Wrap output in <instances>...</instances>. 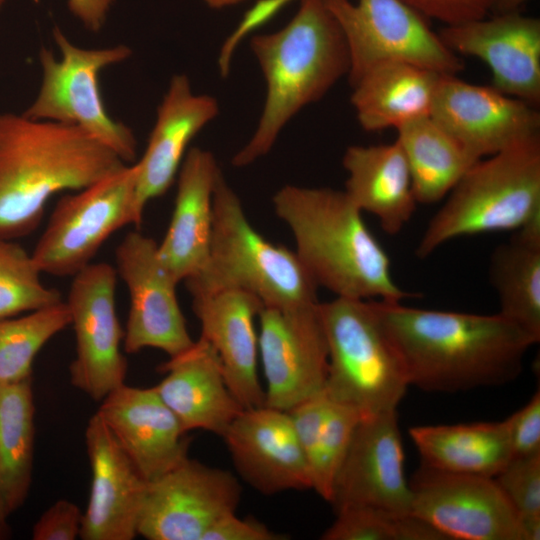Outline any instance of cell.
<instances>
[{"mask_svg": "<svg viewBox=\"0 0 540 540\" xmlns=\"http://www.w3.org/2000/svg\"><path fill=\"white\" fill-rule=\"evenodd\" d=\"M396 346L409 385L430 392H459L514 380L538 343L499 313L422 309L373 300Z\"/></svg>", "mask_w": 540, "mask_h": 540, "instance_id": "obj_1", "label": "cell"}, {"mask_svg": "<svg viewBox=\"0 0 540 540\" xmlns=\"http://www.w3.org/2000/svg\"><path fill=\"white\" fill-rule=\"evenodd\" d=\"M125 165L76 126L0 114V239L31 233L53 195L83 189Z\"/></svg>", "mask_w": 540, "mask_h": 540, "instance_id": "obj_2", "label": "cell"}, {"mask_svg": "<svg viewBox=\"0 0 540 540\" xmlns=\"http://www.w3.org/2000/svg\"><path fill=\"white\" fill-rule=\"evenodd\" d=\"M273 205L318 286L340 297L392 303L417 296L394 281L389 256L344 190L286 185Z\"/></svg>", "mask_w": 540, "mask_h": 540, "instance_id": "obj_3", "label": "cell"}, {"mask_svg": "<svg viewBox=\"0 0 540 540\" xmlns=\"http://www.w3.org/2000/svg\"><path fill=\"white\" fill-rule=\"evenodd\" d=\"M250 47L266 82V98L255 132L232 158L235 167L267 154L288 121L319 101L350 68L344 36L326 0H301L283 28L252 37Z\"/></svg>", "mask_w": 540, "mask_h": 540, "instance_id": "obj_4", "label": "cell"}, {"mask_svg": "<svg viewBox=\"0 0 540 540\" xmlns=\"http://www.w3.org/2000/svg\"><path fill=\"white\" fill-rule=\"evenodd\" d=\"M184 281L192 297L242 290L257 296L264 306L290 308L319 302V286L296 252L269 242L252 227L222 172L213 192L207 261Z\"/></svg>", "mask_w": 540, "mask_h": 540, "instance_id": "obj_5", "label": "cell"}, {"mask_svg": "<svg viewBox=\"0 0 540 540\" xmlns=\"http://www.w3.org/2000/svg\"><path fill=\"white\" fill-rule=\"evenodd\" d=\"M540 218V135L478 160L446 196L423 233L426 258L462 236L517 231Z\"/></svg>", "mask_w": 540, "mask_h": 540, "instance_id": "obj_6", "label": "cell"}, {"mask_svg": "<svg viewBox=\"0 0 540 540\" xmlns=\"http://www.w3.org/2000/svg\"><path fill=\"white\" fill-rule=\"evenodd\" d=\"M318 310L328 349L323 393L362 418L396 411L410 385L373 300L337 296Z\"/></svg>", "mask_w": 540, "mask_h": 540, "instance_id": "obj_7", "label": "cell"}, {"mask_svg": "<svg viewBox=\"0 0 540 540\" xmlns=\"http://www.w3.org/2000/svg\"><path fill=\"white\" fill-rule=\"evenodd\" d=\"M53 38L61 57L42 47L39 52L41 83L38 93L23 112L32 119L76 126L114 152L124 163L137 155L132 129L114 120L106 110L99 75L107 67L132 55L124 44L88 49L73 44L59 29Z\"/></svg>", "mask_w": 540, "mask_h": 540, "instance_id": "obj_8", "label": "cell"}, {"mask_svg": "<svg viewBox=\"0 0 540 540\" xmlns=\"http://www.w3.org/2000/svg\"><path fill=\"white\" fill-rule=\"evenodd\" d=\"M136 163L61 197L33 252L41 273L74 276L89 265L102 244L120 228L139 226Z\"/></svg>", "mask_w": 540, "mask_h": 540, "instance_id": "obj_9", "label": "cell"}, {"mask_svg": "<svg viewBox=\"0 0 540 540\" xmlns=\"http://www.w3.org/2000/svg\"><path fill=\"white\" fill-rule=\"evenodd\" d=\"M344 36L353 86L385 62L413 64L439 74L464 69L460 56L445 46L426 18L403 0H326Z\"/></svg>", "mask_w": 540, "mask_h": 540, "instance_id": "obj_10", "label": "cell"}, {"mask_svg": "<svg viewBox=\"0 0 540 540\" xmlns=\"http://www.w3.org/2000/svg\"><path fill=\"white\" fill-rule=\"evenodd\" d=\"M116 282L117 272L110 264L90 263L73 276L66 302L76 340L70 381L98 402L125 384L127 373L120 348L124 333L116 312Z\"/></svg>", "mask_w": 540, "mask_h": 540, "instance_id": "obj_11", "label": "cell"}, {"mask_svg": "<svg viewBox=\"0 0 540 540\" xmlns=\"http://www.w3.org/2000/svg\"><path fill=\"white\" fill-rule=\"evenodd\" d=\"M318 305L263 306L260 310L258 350L266 380L264 405L289 411L323 393L328 349Z\"/></svg>", "mask_w": 540, "mask_h": 540, "instance_id": "obj_12", "label": "cell"}, {"mask_svg": "<svg viewBox=\"0 0 540 540\" xmlns=\"http://www.w3.org/2000/svg\"><path fill=\"white\" fill-rule=\"evenodd\" d=\"M409 484L411 514L445 540H526L518 514L494 478L422 465Z\"/></svg>", "mask_w": 540, "mask_h": 540, "instance_id": "obj_13", "label": "cell"}, {"mask_svg": "<svg viewBox=\"0 0 540 540\" xmlns=\"http://www.w3.org/2000/svg\"><path fill=\"white\" fill-rule=\"evenodd\" d=\"M241 492L231 472L188 457L148 482L137 533L148 540H202L216 522L236 512Z\"/></svg>", "mask_w": 540, "mask_h": 540, "instance_id": "obj_14", "label": "cell"}, {"mask_svg": "<svg viewBox=\"0 0 540 540\" xmlns=\"http://www.w3.org/2000/svg\"><path fill=\"white\" fill-rule=\"evenodd\" d=\"M115 260L130 297L125 352L150 347L170 358L188 350L195 341L177 300L179 282L161 262L158 244L139 231L129 232L117 246Z\"/></svg>", "mask_w": 540, "mask_h": 540, "instance_id": "obj_15", "label": "cell"}, {"mask_svg": "<svg viewBox=\"0 0 540 540\" xmlns=\"http://www.w3.org/2000/svg\"><path fill=\"white\" fill-rule=\"evenodd\" d=\"M329 503L335 512L367 507L411 514L412 491L396 411L363 417L335 478Z\"/></svg>", "mask_w": 540, "mask_h": 540, "instance_id": "obj_16", "label": "cell"}, {"mask_svg": "<svg viewBox=\"0 0 540 540\" xmlns=\"http://www.w3.org/2000/svg\"><path fill=\"white\" fill-rule=\"evenodd\" d=\"M430 116L478 159L540 135L537 107L456 74L440 75Z\"/></svg>", "mask_w": 540, "mask_h": 540, "instance_id": "obj_17", "label": "cell"}, {"mask_svg": "<svg viewBox=\"0 0 540 540\" xmlns=\"http://www.w3.org/2000/svg\"><path fill=\"white\" fill-rule=\"evenodd\" d=\"M439 37L456 55L475 57L500 92L537 107L540 103V20L515 12L444 26Z\"/></svg>", "mask_w": 540, "mask_h": 540, "instance_id": "obj_18", "label": "cell"}, {"mask_svg": "<svg viewBox=\"0 0 540 540\" xmlns=\"http://www.w3.org/2000/svg\"><path fill=\"white\" fill-rule=\"evenodd\" d=\"M239 475L264 495L312 489L309 467L287 411L244 408L221 436Z\"/></svg>", "mask_w": 540, "mask_h": 540, "instance_id": "obj_19", "label": "cell"}, {"mask_svg": "<svg viewBox=\"0 0 540 540\" xmlns=\"http://www.w3.org/2000/svg\"><path fill=\"white\" fill-rule=\"evenodd\" d=\"M85 443L91 467L88 506L83 513V540H132L148 482L96 412L87 424Z\"/></svg>", "mask_w": 540, "mask_h": 540, "instance_id": "obj_20", "label": "cell"}, {"mask_svg": "<svg viewBox=\"0 0 540 540\" xmlns=\"http://www.w3.org/2000/svg\"><path fill=\"white\" fill-rule=\"evenodd\" d=\"M97 412L147 482L188 458L187 432L153 387L123 384L101 401Z\"/></svg>", "mask_w": 540, "mask_h": 540, "instance_id": "obj_21", "label": "cell"}, {"mask_svg": "<svg viewBox=\"0 0 540 540\" xmlns=\"http://www.w3.org/2000/svg\"><path fill=\"white\" fill-rule=\"evenodd\" d=\"M262 301L246 291L224 290L192 297L201 338L217 353L227 385L243 408L263 406L265 391L258 378L255 318Z\"/></svg>", "mask_w": 540, "mask_h": 540, "instance_id": "obj_22", "label": "cell"}, {"mask_svg": "<svg viewBox=\"0 0 540 540\" xmlns=\"http://www.w3.org/2000/svg\"><path fill=\"white\" fill-rule=\"evenodd\" d=\"M218 113L214 97L195 94L185 74L172 76L145 152L136 163V206L142 216L146 204L170 188L189 143Z\"/></svg>", "mask_w": 540, "mask_h": 540, "instance_id": "obj_23", "label": "cell"}, {"mask_svg": "<svg viewBox=\"0 0 540 540\" xmlns=\"http://www.w3.org/2000/svg\"><path fill=\"white\" fill-rule=\"evenodd\" d=\"M159 370L165 376L153 389L186 432L203 429L222 436L244 409L227 385L217 353L201 337Z\"/></svg>", "mask_w": 540, "mask_h": 540, "instance_id": "obj_24", "label": "cell"}, {"mask_svg": "<svg viewBox=\"0 0 540 540\" xmlns=\"http://www.w3.org/2000/svg\"><path fill=\"white\" fill-rule=\"evenodd\" d=\"M221 172L214 155L189 149L178 171L174 210L158 256L180 282L206 263L213 224V192Z\"/></svg>", "mask_w": 540, "mask_h": 540, "instance_id": "obj_25", "label": "cell"}, {"mask_svg": "<svg viewBox=\"0 0 540 540\" xmlns=\"http://www.w3.org/2000/svg\"><path fill=\"white\" fill-rule=\"evenodd\" d=\"M345 192L362 211L377 217L384 232L398 234L411 220L417 200L405 154L390 144L352 145L342 158Z\"/></svg>", "mask_w": 540, "mask_h": 540, "instance_id": "obj_26", "label": "cell"}, {"mask_svg": "<svg viewBox=\"0 0 540 540\" xmlns=\"http://www.w3.org/2000/svg\"><path fill=\"white\" fill-rule=\"evenodd\" d=\"M441 74L404 62H385L367 71L352 87L351 104L368 132L395 130L430 116Z\"/></svg>", "mask_w": 540, "mask_h": 540, "instance_id": "obj_27", "label": "cell"}, {"mask_svg": "<svg viewBox=\"0 0 540 540\" xmlns=\"http://www.w3.org/2000/svg\"><path fill=\"white\" fill-rule=\"evenodd\" d=\"M423 465L494 478L511 460L507 421L415 426L409 430Z\"/></svg>", "mask_w": 540, "mask_h": 540, "instance_id": "obj_28", "label": "cell"}, {"mask_svg": "<svg viewBox=\"0 0 540 540\" xmlns=\"http://www.w3.org/2000/svg\"><path fill=\"white\" fill-rule=\"evenodd\" d=\"M489 282L501 316L540 340V218L514 231L491 254Z\"/></svg>", "mask_w": 540, "mask_h": 540, "instance_id": "obj_29", "label": "cell"}, {"mask_svg": "<svg viewBox=\"0 0 540 540\" xmlns=\"http://www.w3.org/2000/svg\"><path fill=\"white\" fill-rule=\"evenodd\" d=\"M287 412L309 467L312 489L329 502L335 478L362 416L324 394Z\"/></svg>", "mask_w": 540, "mask_h": 540, "instance_id": "obj_30", "label": "cell"}, {"mask_svg": "<svg viewBox=\"0 0 540 540\" xmlns=\"http://www.w3.org/2000/svg\"><path fill=\"white\" fill-rule=\"evenodd\" d=\"M396 131L418 204L444 199L480 160L431 116L408 122Z\"/></svg>", "mask_w": 540, "mask_h": 540, "instance_id": "obj_31", "label": "cell"}, {"mask_svg": "<svg viewBox=\"0 0 540 540\" xmlns=\"http://www.w3.org/2000/svg\"><path fill=\"white\" fill-rule=\"evenodd\" d=\"M31 379L0 385V506L9 516L26 500L34 454Z\"/></svg>", "mask_w": 540, "mask_h": 540, "instance_id": "obj_32", "label": "cell"}, {"mask_svg": "<svg viewBox=\"0 0 540 540\" xmlns=\"http://www.w3.org/2000/svg\"><path fill=\"white\" fill-rule=\"evenodd\" d=\"M70 324V312L63 301L0 320V385L31 379L38 352Z\"/></svg>", "mask_w": 540, "mask_h": 540, "instance_id": "obj_33", "label": "cell"}, {"mask_svg": "<svg viewBox=\"0 0 540 540\" xmlns=\"http://www.w3.org/2000/svg\"><path fill=\"white\" fill-rule=\"evenodd\" d=\"M32 255L8 239H0V320L62 301L61 294L40 279Z\"/></svg>", "mask_w": 540, "mask_h": 540, "instance_id": "obj_34", "label": "cell"}, {"mask_svg": "<svg viewBox=\"0 0 540 540\" xmlns=\"http://www.w3.org/2000/svg\"><path fill=\"white\" fill-rule=\"evenodd\" d=\"M336 513L323 540H445L442 534L413 514L398 515L367 507H348Z\"/></svg>", "mask_w": 540, "mask_h": 540, "instance_id": "obj_35", "label": "cell"}, {"mask_svg": "<svg viewBox=\"0 0 540 540\" xmlns=\"http://www.w3.org/2000/svg\"><path fill=\"white\" fill-rule=\"evenodd\" d=\"M494 479L518 514L526 540H539L540 453L512 457Z\"/></svg>", "mask_w": 540, "mask_h": 540, "instance_id": "obj_36", "label": "cell"}, {"mask_svg": "<svg viewBox=\"0 0 540 540\" xmlns=\"http://www.w3.org/2000/svg\"><path fill=\"white\" fill-rule=\"evenodd\" d=\"M426 19L444 26L457 25L493 14L496 0H403Z\"/></svg>", "mask_w": 540, "mask_h": 540, "instance_id": "obj_37", "label": "cell"}, {"mask_svg": "<svg viewBox=\"0 0 540 540\" xmlns=\"http://www.w3.org/2000/svg\"><path fill=\"white\" fill-rule=\"evenodd\" d=\"M83 513L71 501L58 500L38 519L32 530L34 540H74L80 536Z\"/></svg>", "mask_w": 540, "mask_h": 540, "instance_id": "obj_38", "label": "cell"}, {"mask_svg": "<svg viewBox=\"0 0 540 540\" xmlns=\"http://www.w3.org/2000/svg\"><path fill=\"white\" fill-rule=\"evenodd\" d=\"M509 429L512 457L540 453V393L506 419Z\"/></svg>", "mask_w": 540, "mask_h": 540, "instance_id": "obj_39", "label": "cell"}, {"mask_svg": "<svg viewBox=\"0 0 540 540\" xmlns=\"http://www.w3.org/2000/svg\"><path fill=\"white\" fill-rule=\"evenodd\" d=\"M287 536L270 530L254 519H241L231 513L216 522L202 540H283Z\"/></svg>", "mask_w": 540, "mask_h": 540, "instance_id": "obj_40", "label": "cell"}, {"mask_svg": "<svg viewBox=\"0 0 540 540\" xmlns=\"http://www.w3.org/2000/svg\"><path fill=\"white\" fill-rule=\"evenodd\" d=\"M114 0H68L69 11L91 32L103 27Z\"/></svg>", "mask_w": 540, "mask_h": 540, "instance_id": "obj_41", "label": "cell"}, {"mask_svg": "<svg viewBox=\"0 0 540 540\" xmlns=\"http://www.w3.org/2000/svg\"><path fill=\"white\" fill-rule=\"evenodd\" d=\"M527 1L528 0H496L493 14L520 11V8Z\"/></svg>", "mask_w": 540, "mask_h": 540, "instance_id": "obj_42", "label": "cell"}, {"mask_svg": "<svg viewBox=\"0 0 540 540\" xmlns=\"http://www.w3.org/2000/svg\"><path fill=\"white\" fill-rule=\"evenodd\" d=\"M209 7L214 9H221L235 5L243 0H203Z\"/></svg>", "mask_w": 540, "mask_h": 540, "instance_id": "obj_43", "label": "cell"}, {"mask_svg": "<svg viewBox=\"0 0 540 540\" xmlns=\"http://www.w3.org/2000/svg\"><path fill=\"white\" fill-rule=\"evenodd\" d=\"M7 515L0 506V540L6 539L10 535V528L7 523Z\"/></svg>", "mask_w": 540, "mask_h": 540, "instance_id": "obj_44", "label": "cell"}, {"mask_svg": "<svg viewBox=\"0 0 540 540\" xmlns=\"http://www.w3.org/2000/svg\"><path fill=\"white\" fill-rule=\"evenodd\" d=\"M5 0H0V8L3 6Z\"/></svg>", "mask_w": 540, "mask_h": 540, "instance_id": "obj_45", "label": "cell"}]
</instances>
